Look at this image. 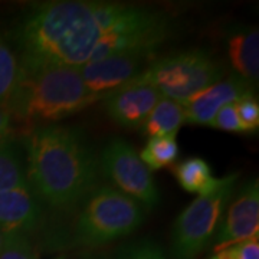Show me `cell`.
Listing matches in <instances>:
<instances>
[{
  "label": "cell",
  "instance_id": "52a82bcc",
  "mask_svg": "<svg viewBox=\"0 0 259 259\" xmlns=\"http://www.w3.org/2000/svg\"><path fill=\"white\" fill-rule=\"evenodd\" d=\"M171 32V20L164 13L128 5L117 25L100 39L90 62L120 52L141 49L158 51V48L170 37Z\"/></svg>",
  "mask_w": 259,
  "mask_h": 259
},
{
  "label": "cell",
  "instance_id": "277c9868",
  "mask_svg": "<svg viewBox=\"0 0 259 259\" xmlns=\"http://www.w3.org/2000/svg\"><path fill=\"white\" fill-rule=\"evenodd\" d=\"M72 209L69 231L56 239L58 246H104L131 235L144 221V207L112 186L95 187Z\"/></svg>",
  "mask_w": 259,
  "mask_h": 259
},
{
  "label": "cell",
  "instance_id": "d6986e66",
  "mask_svg": "<svg viewBox=\"0 0 259 259\" xmlns=\"http://www.w3.org/2000/svg\"><path fill=\"white\" fill-rule=\"evenodd\" d=\"M19 72V62L15 52L0 36V105L8 101L13 91Z\"/></svg>",
  "mask_w": 259,
  "mask_h": 259
},
{
  "label": "cell",
  "instance_id": "5b68a950",
  "mask_svg": "<svg viewBox=\"0 0 259 259\" xmlns=\"http://www.w3.org/2000/svg\"><path fill=\"white\" fill-rule=\"evenodd\" d=\"M222 76V65L209 52L194 49L156 59L133 81L148 83L163 97L185 104Z\"/></svg>",
  "mask_w": 259,
  "mask_h": 259
},
{
  "label": "cell",
  "instance_id": "4fadbf2b",
  "mask_svg": "<svg viewBox=\"0 0 259 259\" xmlns=\"http://www.w3.org/2000/svg\"><path fill=\"white\" fill-rule=\"evenodd\" d=\"M45 206L26 185L0 192V231L30 233L44 221Z\"/></svg>",
  "mask_w": 259,
  "mask_h": 259
},
{
  "label": "cell",
  "instance_id": "603a6c76",
  "mask_svg": "<svg viewBox=\"0 0 259 259\" xmlns=\"http://www.w3.org/2000/svg\"><path fill=\"white\" fill-rule=\"evenodd\" d=\"M209 259H259L258 239H250L218 250Z\"/></svg>",
  "mask_w": 259,
  "mask_h": 259
},
{
  "label": "cell",
  "instance_id": "44dd1931",
  "mask_svg": "<svg viewBox=\"0 0 259 259\" xmlns=\"http://www.w3.org/2000/svg\"><path fill=\"white\" fill-rule=\"evenodd\" d=\"M112 259H167V256L157 243L143 239L122 245Z\"/></svg>",
  "mask_w": 259,
  "mask_h": 259
},
{
  "label": "cell",
  "instance_id": "9a60e30c",
  "mask_svg": "<svg viewBox=\"0 0 259 259\" xmlns=\"http://www.w3.org/2000/svg\"><path fill=\"white\" fill-rule=\"evenodd\" d=\"M185 112L179 102L161 97L140 130L150 137H175L185 124Z\"/></svg>",
  "mask_w": 259,
  "mask_h": 259
},
{
  "label": "cell",
  "instance_id": "4316f807",
  "mask_svg": "<svg viewBox=\"0 0 259 259\" xmlns=\"http://www.w3.org/2000/svg\"><path fill=\"white\" fill-rule=\"evenodd\" d=\"M5 236H6V233H3V232L0 231V250L3 248V243H5Z\"/></svg>",
  "mask_w": 259,
  "mask_h": 259
},
{
  "label": "cell",
  "instance_id": "7402d4cb",
  "mask_svg": "<svg viewBox=\"0 0 259 259\" xmlns=\"http://www.w3.org/2000/svg\"><path fill=\"white\" fill-rule=\"evenodd\" d=\"M236 114L243 133H255L259 128V104L253 93L246 94L235 102Z\"/></svg>",
  "mask_w": 259,
  "mask_h": 259
},
{
  "label": "cell",
  "instance_id": "9c48e42d",
  "mask_svg": "<svg viewBox=\"0 0 259 259\" xmlns=\"http://www.w3.org/2000/svg\"><path fill=\"white\" fill-rule=\"evenodd\" d=\"M157 49H141L105 56L85 64L79 74L91 93L104 97L143 74L157 59Z\"/></svg>",
  "mask_w": 259,
  "mask_h": 259
},
{
  "label": "cell",
  "instance_id": "8fae6325",
  "mask_svg": "<svg viewBox=\"0 0 259 259\" xmlns=\"http://www.w3.org/2000/svg\"><path fill=\"white\" fill-rule=\"evenodd\" d=\"M161 97L154 87L131 81L105 94L102 101L114 122L125 128H140Z\"/></svg>",
  "mask_w": 259,
  "mask_h": 259
},
{
  "label": "cell",
  "instance_id": "3957f363",
  "mask_svg": "<svg viewBox=\"0 0 259 259\" xmlns=\"http://www.w3.org/2000/svg\"><path fill=\"white\" fill-rule=\"evenodd\" d=\"M102 98L87 88L79 68L19 62L18 79L3 108L12 121L48 122L71 117Z\"/></svg>",
  "mask_w": 259,
  "mask_h": 259
},
{
  "label": "cell",
  "instance_id": "ffe728a7",
  "mask_svg": "<svg viewBox=\"0 0 259 259\" xmlns=\"http://www.w3.org/2000/svg\"><path fill=\"white\" fill-rule=\"evenodd\" d=\"M0 259H40L36 245L28 233H6L5 243L0 250Z\"/></svg>",
  "mask_w": 259,
  "mask_h": 259
},
{
  "label": "cell",
  "instance_id": "d4e9b609",
  "mask_svg": "<svg viewBox=\"0 0 259 259\" xmlns=\"http://www.w3.org/2000/svg\"><path fill=\"white\" fill-rule=\"evenodd\" d=\"M12 140V118L0 105V147Z\"/></svg>",
  "mask_w": 259,
  "mask_h": 259
},
{
  "label": "cell",
  "instance_id": "7c38bea8",
  "mask_svg": "<svg viewBox=\"0 0 259 259\" xmlns=\"http://www.w3.org/2000/svg\"><path fill=\"white\" fill-rule=\"evenodd\" d=\"M252 93L253 87L250 83L236 75L228 76L204 88L185 104H180L185 112V121L197 125H210L221 108Z\"/></svg>",
  "mask_w": 259,
  "mask_h": 259
},
{
  "label": "cell",
  "instance_id": "ba28073f",
  "mask_svg": "<svg viewBox=\"0 0 259 259\" xmlns=\"http://www.w3.org/2000/svg\"><path fill=\"white\" fill-rule=\"evenodd\" d=\"M98 167L114 185V189L128 196L144 209L151 210L160 203V194L151 171L127 141L111 140L102 150Z\"/></svg>",
  "mask_w": 259,
  "mask_h": 259
},
{
  "label": "cell",
  "instance_id": "e0dca14e",
  "mask_svg": "<svg viewBox=\"0 0 259 259\" xmlns=\"http://www.w3.org/2000/svg\"><path fill=\"white\" fill-rule=\"evenodd\" d=\"M25 163L13 140L0 147V192L26 185Z\"/></svg>",
  "mask_w": 259,
  "mask_h": 259
},
{
  "label": "cell",
  "instance_id": "6da1fadb",
  "mask_svg": "<svg viewBox=\"0 0 259 259\" xmlns=\"http://www.w3.org/2000/svg\"><path fill=\"white\" fill-rule=\"evenodd\" d=\"M25 173L44 206L71 210L93 192L98 158L76 127L44 125L25 140Z\"/></svg>",
  "mask_w": 259,
  "mask_h": 259
},
{
  "label": "cell",
  "instance_id": "484cf974",
  "mask_svg": "<svg viewBox=\"0 0 259 259\" xmlns=\"http://www.w3.org/2000/svg\"><path fill=\"white\" fill-rule=\"evenodd\" d=\"M55 259H94L91 256H87V255H78V256H69V255H59Z\"/></svg>",
  "mask_w": 259,
  "mask_h": 259
},
{
  "label": "cell",
  "instance_id": "30bf717a",
  "mask_svg": "<svg viewBox=\"0 0 259 259\" xmlns=\"http://www.w3.org/2000/svg\"><path fill=\"white\" fill-rule=\"evenodd\" d=\"M259 235V185L249 180L242 186L238 196L229 206L225 219L213 238V250L225 249L232 245L258 239Z\"/></svg>",
  "mask_w": 259,
  "mask_h": 259
},
{
  "label": "cell",
  "instance_id": "7a4b0ae2",
  "mask_svg": "<svg viewBox=\"0 0 259 259\" xmlns=\"http://www.w3.org/2000/svg\"><path fill=\"white\" fill-rule=\"evenodd\" d=\"M102 37L98 2L64 0L35 5L13 30L19 62L81 68Z\"/></svg>",
  "mask_w": 259,
  "mask_h": 259
},
{
  "label": "cell",
  "instance_id": "ac0fdd59",
  "mask_svg": "<svg viewBox=\"0 0 259 259\" xmlns=\"http://www.w3.org/2000/svg\"><path fill=\"white\" fill-rule=\"evenodd\" d=\"M179 157V146L175 137H150L140 158L148 170H158L173 164Z\"/></svg>",
  "mask_w": 259,
  "mask_h": 259
},
{
  "label": "cell",
  "instance_id": "5bb4252c",
  "mask_svg": "<svg viewBox=\"0 0 259 259\" xmlns=\"http://www.w3.org/2000/svg\"><path fill=\"white\" fill-rule=\"evenodd\" d=\"M226 48L236 76L253 88L259 79V32L252 26L232 29L226 37Z\"/></svg>",
  "mask_w": 259,
  "mask_h": 259
},
{
  "label": "cell",
  "instance_id": "8992f818",
  "mask_svg": "<svg viewBox=\"0 0 259 259\" xmlns=\"http://www.w3.org/2000/svg\"><path fill=\"white\" fill-rule=\"evenodd\" d=\"M236 180V173L222 177L213 193L199 196L179 214L171 232L173 259H196L207 248L222 222Z\"/></svg>",
  "mask_w": 259,
  "mask_h": 259
},
{
  "label": "cell",
  "instance_id": "2e32d148",
  "mask_svg": "<svg viewBox=\"0 0 259 259\" xmlns=\"http://www.w3.org/2000/svg\"><path fill=\"white\" fill-rule=\"evenodd\" d=\"M175 176L186 192L199 196L213 193L222 183V177L213 176L207 161L200 157H190L182 161L175 168Z\"/></svg>",
  "mask_w": 259,
  "mask_h": 259
},
{
  "label": "cell",
  "instance_id": "cb8c5ba5",
  "mask_svg": "<svg viewBox=\"0 0 259 259\" xmlns=\"http://www.w3.org/2000/svg\"><path fill=\"white\" fill-rule=\"evenodd\" d=\"M210 125L214 127V128L222 130V131L243 133L241 122H239V118H238V114H236L235 102L229 104V105H225L223 108H221L218 111V114L214 115V118H213Z\"/></svg>",
  "mask_w": 259,
  "mask_h": 259
}]
</instances>
